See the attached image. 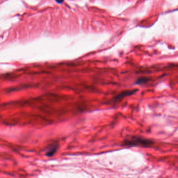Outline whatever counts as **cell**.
<instances>
[{"mask_svg":"<svg viewBox=\"0 0 178 178\" xmlns=\"http://www.w3.org/2000/svg\"><path fill=\"white\" fill-rule=\"evenodd\" d=\"M58 148H59V145L57 143H53L51 144H49L46 148V155L47 157H52L56 152Z\"/></svg>","mask_w":178,"mask_h":178,"instance_id":"obj_3","label":"cell"},{"mask_svg":"<svg viewBox=\"0 0 178 178\" xmlns=\"http://www.w3.org/2000/svg\"><path fill=\"white\" fill-rule=\"evenodd\" d=\"M56 1L59 3H62L64 0H56Z\"/></svg>","mask_w":178,"mask_h":178,"instance_id":"obj_5","label":"cell"},{"mask_svg":"<svg viewBox=\"0 0 178 178\" xmlns=\"http://www.w3.org/2000/svg\"><path fill=\"white\" fill-rule=\"evenodd\" d=\"M151 80V79L149 77H139V79H137V81H135V84L139 85H145Z\"/></svg>","mask_w":178,"mask_h":178,"instance_id":"obj_4","label":"cell"},{"mask_svg":"<svg viewBox=\"0 0 178 178\" xmlns=\"http://www.w3.org/2000/svg\"><path fill=\"white\" fill-rule=\"evenodd\" d=\"M155 142L150 139L139 136H131L124 139L122 145L127 147H141L148 148L152 147Z\"/></svg>","mask_w":178,"mask_h":178,"instance_id":"obj_1","label":"cell"},{"mask_svg":"<svg viewBox=\"0 0 178 178\" xmlns=\"http://www.w3.org/2000/svg\"><path fill=\"white\" fill-rule=\"evenodd\" d=\"M139 89H134L133 90H124L120 93L119 95L116 96L112 99L113 103L117 104L121 102L125 97H129L131 95H133L134 94L137 92Z\"/></svg>","mask_w":178,"mask_h":178,"instance_id":"obj_2","label":"cell"}]
</instances>
